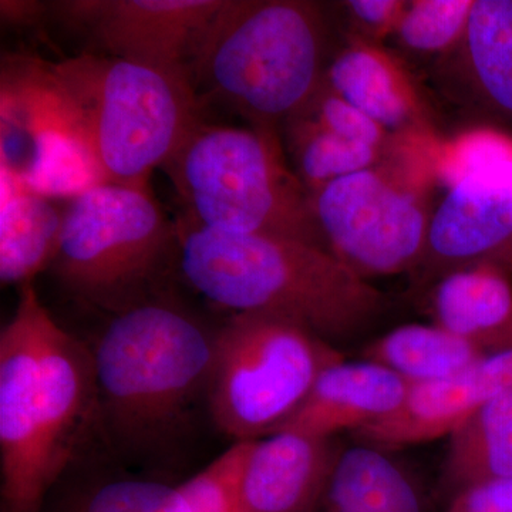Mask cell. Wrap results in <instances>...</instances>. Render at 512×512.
I'll return each instance as SVG.
<instances>
[{"instance_id": "1", "label": "cell", "mask_w": 512, "mask_h": 512, "mask_svg": "<svg viewBox=\"0 0 512 512\" xmlns=\"http://www.w3.org/2000/svg\"><path fill=\"white\" fill-rule=\"evenodd\" d=\"M215 330L154 295L111 313L92 348L97 434L121 463L171 480L208 416Z\"/></svg>"}, {"instance_id": "2", "label": "cell", "mask_w": 512, "mask_h": 512, "mask_svg": "<svg viewBox=\"0 0 512 512\" xmlns=\"http://www.w3.org/2000/svg\"><path fill=\"white\" fill-rule=\"evenodd\" d=\"M0 333L2 512H40L97 433L92 353L47 311L33 284L19 288Z\"/></svg>"}, {"instance_id": "3", "label": "cell", "mask_w": 512, "mask_h": 512, "mask_svg": "<svg viewBox=\"0 0 512 512\" xmlns=\"http://www.w3.org/2000/svg\"><path fill=\"white\" fill-rule=\"evenodd\" d=\"M181 275L212 305L262 312L305 326L336 346L355 338L387 301L370 281L326 249L259 235L177 225Z\"/></svg>"}, {"instance_id": "4", "label": "cell", "mask_w": 512, "mask_h": 512, "mask_svg": "<svg viewBox=\"0 0 512 512\" xmlns=\"http://www.w3.org/2000/svg\"><path fill=\"white\" fill-rule=\"evenodd\" d=\"M325 16L305 0H224L198 42L188 76L202 104L228 107L276 131L325 80Z\"/></svg>"}, {"instance_id": "5", "label": "cell", "mask_w": 512, "mask_h": 512, "mask_svg": "<svg viewBox=\"0 0 512 512\" xmlns=\"http://www.w3.org/2000/svg\"><path fill=\"white\" fill-rule=\"evenodd\" d=\"M47 70L109 183L148 188L202 120L185 72L94 53Z\"/></svg>"}, {"instance_id": "6", "label": "cell", "mask_w": 512, "mask_h": 512, "mask_svg": "<svg viewBox=\"0 0 512 512\" xmlns=\"http://www.w3.org/2000/svg\"><path fill=\"white\" fill-rule=\"evenodd\" d=\"M163 168L192 224L326 249L311 192L286 163L276 131L202 119Z\"/></svg>"}, {"instance_id": "7", "label": "cell", "mask_w": 512, "mask_h": 512, "mask_svg": "<svg viewBox=\"0 0 512 512\" xmlns=\"http://www.w3.org/2000/svg\"><path fill=\"white\" fill-rule=\"evenodd\" d=\"M342 360L335 345L293 320L232 313L215 330L208 417L234 443L264 439L288 423L319 376Z\"/></svg>"}, {"instance_id": "8", "label": "cell", "mask_w": 512, "mask_h": 512, "mask_svg": "<svg viewBox=\"0 0 512 512\" xmlns=\"http://www.w3.org/2000/svg\"><path fill=\"white\" fill-rule=\"evenodd\" d=\"M177 252V225L148 188L106 183L64 210L57 281L80 301L114 313L154 295Z\"/></svg>"}, {"instance_id": "9", "label": "cell", "mask_w": 512, "mask_h": 512, "mask_svg": "<svg viewBox=\"0 0 512 512\" xmlns=\"http://www.w3.org/2000/svg\"><path fill=\"white\" fill-rule=\"evenodd\" d=\"M312 207L326 249L363 279L419 268L431 214L383 171L325 185L312 194Z\"/></svg>"}, {"instance_id": "10", "label": "cell", "mask_w": 512, "mask_h": 512, "mask_svg": "<svg viewBox=\"0 0 512 512\" xmlns=\"http://www.w3.org/2000/svg\"><path fill=\"white\" fill-rule=\"evenodd\" d=\"M2 168L50 200L109 183L46 64L3 76Z\"/></svg>"}, {"instance_id": "11", "label": "cell", "mask_w": 512, "mask_h": 512, "mask_svg": "<svg viewBox=\"0 0 512 512\" xmlns=\"http://www.w3.org/2000/svg\"><path fill=\"white\" fill-rule=\"evenodd\" d=\"M480 264H512V144L505 140L453 181L431 214L419 268L441 279Z\"/></svg>"}, {"instance_id": "12", "label": "cell", "mask_w": 512, "mask_h": 512, "mask_svg": "<svg viewBox=\"0 0 512 512\" xmlns=\"http://www.w3.org/2000/svg\"><path fill=\"white\" fill-rule=\"evenodd\" d=\"M224 0H74L57 16L100 55L188 73L202 35Z\"/></svg>"}, {"instance_id": "13", "label": "cell", "mask_w": 512, "mask_h": 512, "mask_svg": "<svg viewBox=\"0 0 512 512\" xmlns=\"http://www.w3.org/2000/svg\"><path fill=\"white\" fill-rule=\"evenodd\" d=\"M510 389L512 349L484 356L460 375L410 383L396 412L355 431V437L382 450L450 437L481 404Z\"/></svg>"}, {"instance_id": "14", "label": "cell", "mask_w": 512, "mask_h": 512, "mask_svg": "<svg viewBox=\"0 0 512 512\" xmlns=\"http://www.w3.org/2000/svg\"><path fill=\"white\" fill-rule=\"evenodd\" d=\"M342 451L335 439L278 431L249 441L239 512H309Z\"/></svg>"}, {"instance_id": "15", "label": "cell", "mask_w": 512, "mask_h": 512, "mask_svg": "<svg viewBox=\"0 0 512 512\" xmlns=\"http://www.w3.org/2000/svg\"><path fill=\"white\" fill-rule=\"evenodd\" d=\"M410 383L376 363L328 367L305 402L279 431H296L320 439H335L340 431H359L399 409Z\"/></svg>"}, {"instance_id": "16", "label": "cell", "mask_w": 512, "mask_h": 512, "mask_svg": "<svg viewBox=\"0 0 512 512\" xmlns=\"http://www.w3.org/2000/svg\"><path fill=\"white\" fill-rule=\"evenodd\" d=\"M325 82L389 133L429 126V111L406 66L379 43L353 37L329 64Z\"/></svg>"}, {"instance_id": "17", "label": "cell", "mask_w": 512, "mask_h": 512, "mask_svg": "<svg viewBox=\"0 0 512 512\" xmlns=\"http://www.w3.org/2000/svg\"><path fill=\"white\" fill-rule=\"evenodd\" d=\"M431 309L436 325L485 355L512 349V282L503 265L468 266L443 276Z\"/></svg>"}, {"instance_id": "18", "label": "cell", "mask_w": 512, "mask_h": 512, "mask_svg": "<svg viewBox=\"0 0 512 512\" xmlns=\"http://www.w3.org/2000/svg\"><path fill=\"white\" fill-rule=\"evenodd\" d=\"M309 512H429L421 488L382 448L340 451Z\"/></svg>"}, {"instance_id": "19", "label": "cell", "mask_w": 512, "mask_h": 512, "mask_svg": "<svg viewBox=\"0 0 512 512\" xmlns=\"http://www.w3.org/2000/svg\"><path fill=\"white\" fill-rule=\"evenodd\" d=\"M64 210L28 190L15 174L2 168L0 212V281L2 285L33 284L49 269L59 249Z\"/></svg>"}, {"instance_id": "20", "label": "cell", "mask_w": 512, "mask_h": 512, "mask_svg": "<svg viewBox=\"0 0 512 512\" xmlns=\"http://www.w3.org/2000/svg\"><path fill=\"white\" fill-rule=\"evenodd\" d=\"M456 55L474 99L512 123V0H476Z\"/></svg>"}, {"instance_id": "21", "label": "cell", "mask_w": 512, "mask_h": 512, "mask_svg": "<svg viewBox=\"0 0 512 512\" xmlns=\"http://www.w3.org/2000/svg\"><path fill=\"white\" fill-rule=\"evenodd\" d=\"M443 478L451 495L512 478V389L481 404L451 434Z\"/></svg>"}, {"instance_id": "22", "label": "cell", "mask_w": 512, "mask_h": 512, "mask_svg": "<svg viewBox=\"0 0 512 512\" xmlns=\"http://www.w3.org/2000/svg\"><path fill=\"white\" fill-rule=\"evenodd\" d=\"M484 356L476 346L439 325L400 326L363 352V360L386 367L409 383L460 375Z\"/></svg>"}, {"instance_id": "23", "label": "cell", "mask_w": 512, "mask_h": 512, "mask_svg": "<svg viewBox=\"0 0 512 512\" xmlns=\"http://www.w3.org/2000/svg\"><path fill=\"white\" fill-rule=\"evenodd\" d=\"M40 512H190L181 483L147 474L93 477L60 490Z\"/></svg>"}, {"instance_id": "24", "label": "cell", "mask_w": 512, "mask_h": 512, "mask_svg": "<svg viewBox=\"0 0 512 512\" xmlns=\"http://www.w3.org/2000/svg\"><path fill=\"white\" fill-rule=\"evenodd\" d=\"M285 124L293 171L311 195L339 178L375 168L382 153L336 136L301 113Z\"/></svg>"}, {"instance_id": "25", "label": "cell", "mask_w": 512, "mask_h": 512, "mask_svg": "<svg viewBox=\"0 0 512 512\" xmlns=\"http://www.w3.org/2000/svg\"><path fill=\"white\" fill-rule=\"evenodd\" d=\"M476 0H413L397 25V43L420 56L448 57L456 52Z\"/></svg>"}, {"instance_id": "26", "label": "cell", "mask_w": 512, "mask_h": 512, "mask_svg": "<svg viewBox=\"0 0 512 512\" xmlns=\"http://www.w3.org/2000/svg\"><path fill=\"white\" fill-rule=\"evenodd\" d=\"M249 441L234 443L227 451L181 483L190 512H239L238 485Z\"/></svg>"}, {"instance_id": "27", "label": "cell", "mask_w": 512, "mask_h": 512, "mask_svg": "<svg viewBox=\"0 0 512 512\" xmlns=\"http://www.w3.org/2000/svg\"><path fill=\"white\" fill-rule=\"evenodd\" d=\"M298 113L336 136L382 151L389 131L333 92L323 80L315 96ZM296 113V114H298Z\"/></svg>"}, {"instance_id": "28", "label": "cell", "mask_w": 512, "mask_h": 512, "mask_svg": "<svg viewBox=\"0 0 512 512\" xmlns=\"http://www.w3.org/2000/svg\"><path fill=\"white\" fill-rule=\"evenodd\" d=\"M360 39L379 43L384 37L394 35L407 2L404 0H349L343 3Z\"/></svg>"}, {"instance_id": "29", "label": "cell", "mask_w": 512, "mask_h": 512, "mask_svg": "<svg viewBox=\"0 0 512 512\" xmlns=\"http://www.w3.org/2000/svg\"><path fill=\"white\" fill-rule=\"evenodd\" d=\"M444 512H512V478L464 488L451 495Z\"/></svg>"}]
</instances>
